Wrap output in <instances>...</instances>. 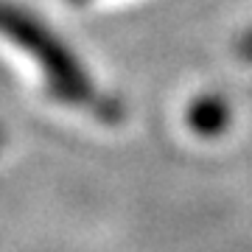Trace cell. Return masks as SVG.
<instances>
[{"instance_id":"obj_3","label":"cell","mask_w":252,"mask_h":252,"mask_svg":"<svg viewBox=\"0 0 252 252\" xmlns=\"http://www.w3.org/2000/svg\"><path fill=\"white\" fill-rule=\"evenodd\" d=\"M235 54L241 56L244 62H252V28L247 34L238 36V42H235Z\"/></svg>"},{"instance_id":"obj_4","label":"cell","mask_w":252,"mask_h":252,"mask_svg":"<svg viewBox=\"0 0 252 252\" xmlns=\"http://www.w3.org/2000/svg\"><path fill=\"white\" fill-rule=\"evenodd\" d=\"M6 146V132H3V126H0V149Z\"/></svg>"},{"instance_id":"obj_2","label":"cell","mask_w":252,"mask_h":252,"mask_svg":"<svg viewBox=\"0 0 252 252\" xmlns=\"http://www.w3.org/2000/svg\"><path fill=\"white\" fill-rule=\"evenodd\" d=\"M233 124V109L219 93H205L188 104L185 109V126L196 137H219Z\"/></svg>"},{"instance_id":"obj_5","label":"cell","mask_w":252,"mask_h":252,"mask_svg":"<svg viewBox=\"0 0 252 252\" xmlns=\"http://www.w3.org/2000/svg\"><path fill=\"white\" fill-rule=\"evenodd\" d=\"M73 6H81V3H87V0H70Z\"/></svg>"},{"instance_id":"obj_1","label":"cell","mask_w":252,"mask_h":252,"mask_svg":"<svg viewBox=\"0 0 252 252\" xmlns=\"http://www.w3.org/2000/svg\"><path fill=\"white\" fill-rule=\"evenodd\" d=\"M0 34L39 62L48 95L54 101L67 107L93 109V115L104 124L124 121V104L115 95H104L95 90L84 62L34 11L23 9L20 3L11 0H0Z\"/></svg>"}]
</instances>
